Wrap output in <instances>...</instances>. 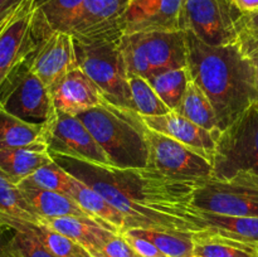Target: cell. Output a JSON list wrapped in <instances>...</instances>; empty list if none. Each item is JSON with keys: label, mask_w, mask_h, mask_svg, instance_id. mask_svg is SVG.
Masks as SVG:
<instances>
[{"label": "cell", "mask_w": 258, "mask_h": 257, "mask_svg": "<svg viewBox=\"0 0 258 257\" xmlns=\"http://www.w3.org/2000/svg\"><path fill=\"white\" fill-rule=\"evenodd\" d=\"M50 156L118 209L126 219V229L196 234L208 228L202 211L194 206V194L204 180L173 178L150 166L117 168L58 154Z\"/></svg>", "instance_id": "cell-1"}, {"label": "cell", "mask_w": 258, "mask_h": 257, "mask_svg": "<svg viewBox=\"0 0 258 257\" xmlns=\"http://www.w3.org/2000/svg\"><path fill=\"white\" fill-rule=\"evenodd\" d=\"M185 35L189 76L211 101L219 130H226L252 106L258 105L256 68L237 43L213 47L188 30Z\"/></svg>", "instance_id": "cell-2"}, {"label": "cell", "mask_w": 258, "mask_h": 257, "mask_svg": "<svg viewBox=\"0 0 258 257\" xmlns=\"http://www.w3.org/2000/svg\"><path fill=\"white\" fill-rule=\"evenodd\" d=\"M117 168L149 166L148 126L141 115L107 100L77 115Z\"/></svg>", "instance_id": "cell-3"}, {"label": "cell", "mask_w": 258, "mask_h": 257, "mask_svg": "<svg viewBox=\"0 0 258 257\" xmlns=\"http://www.w3.org/2000/svg\"><path fill=\"white\" fill-rule=\"evenodd\" d=\"M78 67L100 87L108 102L134 108L128 72L120 48L113 40H83L73 38Z\"/></svg>", "instance_id": "cell-4"}, {"label": "cell", "mask_w": 258, "mask_h": 257, "mask_svg": "<svg viewBox=\"0 0 258 257\" xmlns=\"http://www.w3.org/2000/svg\"><path fill=\"white\" fill-rule=\"evenodd\" d=\"M0 107L34 125H44L54 113L50 91L33 72L29 57L15 66L0 85Z\"/></svg>", "instance_id": "cell-5"}, {"label": "cell", "mask_w": 258, "mask_h": 257, "mask_svg": "<svg viewBox=\"0 0 258 257\" xmlns=\"http://www.w3.org/2000/svg\"><path fill=\"white\" fill-rule=\"evenodd\" d=\"M212 163V178H229L238 171L258 174V105L222 131Z\"/></svg>", "instance_id": "cell-6"}, {"label": "cell", "mask_w": 258, "mask_h": 257, "mask_svg": "<svg viewBox=\"0 0 258 257\" xmlns=\"http://www.w3.org/2000/svg\"><path fill=\"white\" fill-rule=\"evenodd\" d=\"M194 206L212 213L258 217V174L238 171L229 178L207 179L196 190Z\"/></svg>", "instance_id": "cell-7"}, {"label": "cell", "mask_w": 258, "mask_h": 257, "mask_svg": "<svg viewBox=\"0 0 258 257\" xmlns=\"http://www.w3.org/2000/svg\"><path fill=\"white\" fill-rule=\"evenodd\" d=\"M50 30L44 15L34 9V0H24L0 32V85Z\"/></svg>", "instance_id": "cell-8"}, {"label": "cell", "mask_w": 258, "mask_h": 257, "mask_svg": "<svg viewBox=\"0 0 258 257\" xmlns=\"http://www.w3.org/2000/svg\"><path fill=\"white\" fill-rule=\"evenodd\" d=\"M231 0H184L181 30L193 33L201 42L213 47L237 43L236 22L239 14Z\"/></svg>", "instance_id": "cell-9"}, {"label": "cell", "mask_w": 258, "mask_h": 257, "mask_svg": "<svg viewBox=\"0 0 258 257\" xmlns=\"http://www.w3.org/2000/svg\"><path fill=\"white\" fill-rule=\"evenodd\" d=\"M44 143L49 154L113 166L106 151L77 116L55 110L48 122L44 123Z\"/></svg>", "instance_id": "cell-10"}, {"label": "cell", "mask_w": 258, "mask_h": 257, "mask_svg": "<svg viewBox=\"0 0 258 257\" xmlns=\"http://www.w3.org/2000/svg\"><path fill=\"white\" fill-rule=\"evenodd\" d=\"M149 166L178 179L207 180L213 176L211 158L148 127Z\"/></svg>", "instance_id": "cell-11"}, {"label": "cell", "mask_w": 258, "mask_h": 257, "mask_svg": "<svg viewBox=\"0 0 258 257\" xmlns=\"http://www.w3.org/2000/svg\"><path fill=\"white\" fill-rule=\"evenodd\" d=\"M28 57L33 72L49 91L70 71L78 67L73 37L55 30L43 37Z\"/></svg>", "instance_id": "cell-12"}, {"label": "cell", "mask_w": 258, "mask_h": 257, "mask_svg": "<svg viewBox=\"0 0 258 257\" xmlns=\"http://www.w3.org/2000/svg\"><path fill=\"white\" fill-rule=\"evenodd\" d=\"M130 0H85L71 30L83 40H113L123 35L122 18Z\"/></svg>", "instance_id": "cell-13"}, {"label": "cell", "mask_w": 258, "mask_h": 257, "mask_svg": "<svg viewBox=\"0 0 258 257\" xmlns=\"http://www.w3.org/2000/svg\"><path fill=\"white\" fill-rule=\"evenodd\" d=\"M184 0H130L122 18L123 34L181 30Z\"/></svg>", "instance_id": "cell-14"}, {"label": "cell", "mask_w": 258, "mask_h": 257, "mask_svg": "<svg viewBox=\"0 0 258 257\" xmlns=\"http://www.w3.org/2000/svg\"><path fill=\"white\" fill-rule=\"evenodd\" d=\"M50 95L55 110L73 116L98 107L106 101L100 87L80 67L70 71L50 90Z\"/></svg>", "instance_id": "cell-15"}, {"label": "cell", "mask_w": 258, "mask_h": 257, "mask_svg": "<svg viewBox=\"0 0 258 257\" xmlns=\"http://www.w3.org/2000/svg\"><path fill=\"white\" fill-rule=\"evenodd\" d=\"M141 118L150 130L175 139L179 143L207 155L211 160L213 159L219 136L196 125L185 116L176 111H170L165 115L141 116Z\"/></svg>", "instance_id": "cell-16"}, {"label": "cell", "mask_w": 258, "mask_h": 257, "mask_svg": "<svg viewBox=\"0 0 258 257\" xmlns=\"http://www.w3.org/2000/svg\"><path fill=\"white\" fill-rule=\"evenodd\" d=\"M141 33L153 72L186 68L188 49L185 30H158Z\"/></svg>", "instance_id": "cell-17"}, {"label": "cell", "mask_w": 258, "mask_h": 257, "mask_svg": "<svg viewBox=\"0 0 258 257\" xmlns=\"http://www.w3.org/2000/svg\"><path fill=\"white\" fill-rule=\"evenodd\" d=\"M42 223L67 236L68 238L82 246L90 254L98 253L113 236L118 234L101 224L100 222L86 217H60L42 221Z\"/></svg>", "instance_id": "cell-18"}, {"label": "cell", "mask_w": 258, "mask_h": 257, "mask_svg": "<svg viewBox=\"0 0 258 257\" xmlns=\"http://www.w3.org/2000/svg\"><path fill=\"white\" fill-rule=\"evenodd\" d=\"M70 197L75 199L92 218L111 231L121 233L126 229V219L123 214L98 191L73 175Z\"/></svg>", "instance_id": "cell-19"}, {"label": "cell", "mask_w": 258, "mask_h": 257, "mask_svg": "<svg viewBox=\"0 0 258 257\" xmlns=\"http://www.w3.org/2000/svg\"><path fill=\"white\" fill-rule=\"evenodd\" d=\"M0 224L9 227L13 229H19V231H28L34 234L55 257H88L90 253L68 238L64 234L59 233L55 229L50 228L49 226L44 223H34V222L25 221V219L17 218V217L9 216L0 212Z\"/></svg>", "instance_id": "cell-20"}, {"label": "cell", "mask_w": 258, "mask_h": 257, "mask_svg": "<svg viewBox=\"0 0 258 257\" xmlns=\"http://www.w3.org/2000/svg\"><path fill=\"white\" fill-rule=\"evenodd\" d=\"M24 194L28 203L32 206L35 213L42 221L60 217L76 216L92 218L82 207L73 198L66 194L57 193L52 190H43V189L32 188V186L18 185ZM95 219V218H92ZM96 221V219H95Z\"/></svg>", "instance_id": "cell-21"}, {"label": "cell", "mask_w": 258, "mask_h": 257, "mask_svg": "<svg viewBox=\"0 0 258 257\" xmlns=\"http://www.w3.org/2000/svg\"><path fill=\"white\" fill-rule=\"evenodd\" d=\"M50 161L53 159L47 149H0V175L18 185Z\"/></svg>", "instance_id": "cell-22"}, {"label": "cell", "mask_w": 258, "mask_h": 257, "mask_svg": "<svg viewBox=\"0 0 258 257\" xmlns=\"http://www.w3.org/2000/svg\"><path fill=\"white\" fill-rule=\"evenodd\" d=\"M47 149L44 125L25 122L0 107V149Z\"/></svg>", "instance_id": "cell-23"}, {"label": "cell", "mask_w": 258, "mask_h": 257, "mask_svg": "<svg viewBox=\"0 0 258 257\" xmlns=\"http://www.w3.org/2000/svg\"><path fill=\"white\" fill-rule=\"evenodd\" d=\"M202 216L208 224L206 231L226 238L258 244V217L227 216L206 211H202Z\"/></svg>", "instance_id": "cell-24"}, {"label": "cell", "mask_w": 258, "mask_h": 257, "mask_svg": "<svg viewBox=\"0 0 258 257\" xmlns=\"http://www.w3.org/2000/svg\"><path fill=\"white\" fill-rule=\"evenodd\" d=\"M197 257H258V244L226 238L208 231L193 234Z\"/></svg>", "instance_id": "cell-25"}, {"label": "cell", "mask_w": 258, "mask_h": 257, "mask_svg": "<svg viewBox=\"0 0 258 257\" xmlns=\"http://www.w3.org/2000/svg\"><path fill=\"white\" fill-rule=\"evenodd\" d=\"M176 112L185 116L196 125L201 126L216 135H221L222 131L219 130L216 111H214L211 101L208 100L203 90L191 78L188 82L185 93H184L183 100H181Z\"/></svg>", "instance_id": "cell-26"}, {"label": "cell", "mask_w": 258, "mask_h": 257, "mask_svg": "<svg viewBox=\"0 0 258 257\" xmlns=\"http://www.w3.org/2000/svg\"><path fill=\"white\" fill-rule=\"evenodd\" d=\"M155 92L171 111L178 110L190 76L186 68H174L153 72L148 78Z\"/></svg>", "instance_id": "cell-27"}, {"label": "cell", "mask_w": 258, "mask_h": 257, "mask_svg": "<svg viewBox=\"0 0 258 257\" xmlns=\"http://www.w3.org/2000/svg\"><path fill=\"white\" fill-rule=\"evenodd\" d=\"M131 236L141 237L155 244L168 257H193L194 241L193 234L173 233V232L158 231V229L131 228L121 232Z\"/></svg>", "instance_id": "cell-28"}, {"label": "cell", "mask_w": 258, "mask_h": 257, "mask_svg": "<svg viewBox=\"0 0 258 257\" xmlns=\"http://www.w3.org/2000/svg\"><path fill=\"white\" fill-rule=\"evenodd\" d=\"M85 0H34V5L42 12L55 32L71 34L77 22Z\"/></svg>", "instance_id": "cell-29"}, {"label": "cell", "mask_w": 258, "mask_h": 257, "mask_svg": "<svg viewBox=\"0 0 258 257\" xmlns=\"http://www.w3.org/2000/svg\"><path fill=\"white\" fill-rule=\"evenodd\" d=\"M128 86H130L134 108L141 116L165 115L171 111L159 97L146 78L141 76L128 75Z\"/></svg>", "instance_id": "cell-30"}, {"label": "cell", "mask_w": 258, "mask_h": 257, "mask_svg": "<svg viewBox=\"0 0 258 257\" xmlns=\"http://www.w3.org/2000/svg\"><path fill=\"white\" fill-rule=\"evenodd\" d=\"M18 185L32 186V188L57 191V193L70 196L71 186H72V175L53 160L30 174Z\"/></svg>", "instance_id": "cell-31"}, {"label": "cell", "mask_w": 258, "mask_h": 257, "mask_svg": "<svg viewBox=\"0 0 258 257\" xmlns=\"http://www.w3.org/2000/svg\"><path fill=\"white\" fill-rule=\"evenodd\" d=\"M0 212L25 221L40 223L42 219L32 208L17 184L0 175Z\"/></svg>", "instance_id": "cell-32"}, {"label": "cell", "mask_w": 258, "mask_h": 257, "mask_svg": "<svg viewBox=\"0 0 258 257\" xmlns=\"http://www.w3.org/2000/svg\"><path fill=\"white\" fill-rule=\"evenodd\" d=\"M120 48L125 59L128 75L141 76L148 80L153 73L149 63L143 33L123 34L120 38Z\"/></svg>", "instance_id": "cell-33"}, {"label": "cell", "mask_w": 258, "mask_h": 257, "mask_svg": "<svg viewBox=\"0 0 258 257\" xmlns=\"http://www.w3.org/2000/svg\"><path fill=\"white\" fill-rule=\"evenodd\" d=\"M237 44L242 52L249 57L258 49V12L239 14L236 22Z\"/></svg>", "instance_id": "cell-34"}, {"label": "cell", "mask_w": 258, "mask_h": 257, "mask_svg": "<svg viewBox=\"0 0 258 257\" xmlns=\"http://www.w3.org/2000/svg\"><path fill=\"white\" fill-rule=\"evenodd\" d=\"M12 229V243L19 257H55L37 237L28 231Z\"/></svg>", "instance_id": "cell-35"}, {"label": "cell", "mask_w": 258, "mask_h": 257, "mask_svg": "<svg viewBox=\"0 0 258 257\" xmlns=\"http://www.w3.org/2000/svg\"><path fill=\"white\" fill-rule=\"evenodd\" d=\"M95 257H143L134 249V247L125 239L121 233L113 236L103 246L98 253L92 254Z\"/></svg>", "instance_id": "cell-36"}, {"label": "cell", "mask_w": 258, "mask_h": 257, "mask_svg": "<svg viewBox=\"0 0 258 257\" xmlns=\"http://www.w3.org/2000/svg\"><path fill=\"white\" fill-rule=\"evenodd\" d=\"M125 237L126 241L134 247L138 253H140L143 257H168L166 254H164L158 247L154 243H151L150 241L145 238H141V237H135L131 236L127 233H121Z\"/></svg>", "instance_id": "cell-37"}, {"label": "cell", "mask_w": 258, "mask_h": 257, "mask_svg": "<svg viewBox=\"0 0 258 257\" xmlns=\"http://www.w3.org/2000/svg\"><path fill=\"white\" fill-rule=\"evenodd\" d=\"M0 257H19L12 243V229L0 224Z\"/></svg>", "instance_id": "cell-38"}, {"label": "cell", "mask_w": 258, "mask_h": 257, "mask_svg": "<svg viewBox=\"0 0 258 257\" xmlns=\"http://www.w3.org/2000/svg\"><path fill=\"white\" fill-rule=\"evenodd\" d=\"M24 0H0V27L9 22Z\"/></svg>", "instance_id": "cell-39"}, {"label": "cell", "mask_w": 258, "mask_h": 257, "mask_svg": "<svg viewBox=\"0 0 258 257\" xmlns=\"http://www.w3.org/2000/svg\"><path fill=\"white\" fill-rule=\"evenodd\" d=\"M231 4L241 14L258 12V0H231Z\"/></svg>", "instance_id": "cell-40"}, {"label": "cell", "mask_w": 258, "mask_h": 257, "mask_svg": "<svg viewBox=\"0 0 258 257\" xmlns=\"http://www.w3.org/2000/svg\"><path fill=\"white\" fill-rule=\"evenodd\" d=\"M249 59L252 60V63H253L254 68H256V72H257V76H258V49L256 50V52L252 53L251 55H249Z\"/></svg>", "instance_id": "cell-41"}, {"label": "cell", "mask_w": 258, "mask_h": 257, "mask_svg": "<svg viewBox=\"0 0 258 257\" xmlns=\"http://www.w3.org/2000/svg\"><path fill=\"white\" fill-rule=\"evenodd\" d=\"M17 10H18V9H17ZM10 19H12V18H10ZM10 19H9V20H10ZM8 23H9V22H8ZM8 23H5V24H4V25H3V27H0V32H2V30H3V29H4V28H5V25H7V24H8Z\"/></svg>", "instance_id": "cell-42"}, {"label": "cell", "mask_w": 258, "mask_h": 257, "mask_svg": "<svg viewBox=\"0 0 258 257\" xmlns=\"http://www.w3.org/2000/svg\"><path fill=\"white\" fill-rule=\"evenodd\" d=\"M88 257H95V256H92V254H90V256H88Z\"/></svg>", "instance_id": "cell-43"}, {"label": "cell", "mask_w": 258, "mask_h": 257, "mask_svg": "<svg viewBox=\"0 0 258 257\" xmlns=\"http://www.w3.org/2000/svg\"><path fill=\"white\" fill-rule=\"evenodd\" d=\"M193 257H197V256H193Z\"/></svg>", "instance_id": "cell-44"}]
</instances>
